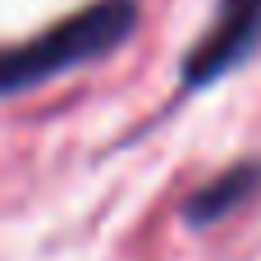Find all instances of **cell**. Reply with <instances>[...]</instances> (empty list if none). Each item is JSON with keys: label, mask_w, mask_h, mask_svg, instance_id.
Returning a JSON list of instances; mask_svg holds the SVG:
<instances>
[{"label": "cell", "mask_w": 261, "mask_h": 261, "mask_svg": "<svg viewBox=\"0 0 261 261\" xmlns=\"http://www.w3.org/2000/svg\"><path fill=\"white\" fill-rule=\"evenodd\" d=\"M252 55H261V0H220L211 32L184 64V87H211L216 78L243 69Z\"/></svg>", "instance_id": "7a4b0ae2"}, {"label": "cell", "mask_w": 261, "mask_h": 261, "mask_svg": "<svg viewBox=\"0 0 261 261\" xmlns=\"http://www.w3.org/2000/svg\"><path fill=\"white\" fill-rule=\"evenodd\" d=\"M138 28V0H101L64 23H55L46 37L18 46V50H0V96L9 92H28L64 69H78L87 60L110 55L115 46H124Z\"/></svg>", "instance_id": "6da1fadb"}, {"label": "cell", "mask_w": 261, "mask_h": 261, "mask_svg": "<svg viewBox=\"0 0 261 261\" xmlns=\"http://www.w3.org/2000/svg\"><path fill=\"white\" fill-rule=\"evenodd\" d=\"M261 188V165H234L225 170L220 179H211L206 188H197L184 206V220L193 229H206V225H220L225 216H234L239 206H248Z\"/></svg>", "instance_id": "3957f363"}]
</instances>
